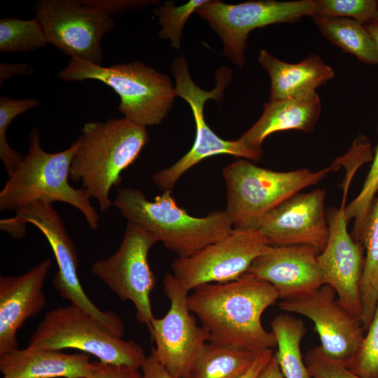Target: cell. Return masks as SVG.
<instances>
[{
  "instance_id": "obj_1",
  "label": "cell",
  "mask_w": 378,
  "mask_h": 378,
  "mask_svg": "<svg viewBox=\"0 0 378 378\" xmlns=\"http://www.w3.org/2000/svg\"><path fill=\"white\" fill-rule=\"evenodd\" d=\"M279 299L269 283L246 272L227 283L206 284L188 297L190 310L209 334V342L259 353L276 347L261 317Z\"/></svg>"
},
{
  "instance_id": "obj_2",
  "label": "cell",
  "mask_w": 378,
  "mask_h": 378,
  "mask_svg": "<svg viewBox=\"0 0 378 378\" xmlns=\"http://www.w3.org/2000/svg\"><path fill=\"white\" fill-rule=\"evenodd\" d=\"M149 139L146 127L125 118L87 122L77 139L70 178L81 181L104 212L113 206L111 189L120 183L121 173L137 159Z\"/></svg>"
},
{
  "instance_id": "obj_3",
  "label": "cell",
  "mask_w": 378,
  "mask_h": 378,
  "mask_svg": "<svg viewBox=\"0 0 378 378\" xmlns=\"http://www.w3.org/2000/svg\"><path fill=\"white\" fill-rule=\"evenodd\" d=\"M113 206L128 222L150 232L177 258L196 253L234 229L225 210L213 211L204 217L190 215L178 205L172 190L163 191L150 201L138 189L120 188Z\"/></svg>"
},
{
  "instance_id": "obj_4",
  "label": "cell",
  "mask_w": 378,
  "mask_h": 378,
  "mask_svg": "<svg viewBox=\"0 0 378 378\" xmlns=\"http://www.w3.org/2000/svg\"><path fill=\"white\" fill-rule=\"evenodd\" d=\"M40 136L38 129L32 128L28 153L0 192V210L15 211L37 201L61 202L78 209L90 227L97 229L99 216L90 197L83 188H76L69 183L78 141L62 151L48 153L41 148Z\"/></svg>"
},
{
  "instance_id": "obj_5",
  "label": "cell",
  "mask_w": 378,
  "mask_h": 378,
  "mask_svg": "<svg viewBox=\"0 0 378 378\" xmlns=\"http://www.w3.org/2000/svg\"><path fill=\"white\" fill-rule=\"evenodd\" d=\"M338 169L334 163L316 172L306 168L278 172L258 167L243 158L226 165L223 169L227 190L225 211L233 228L258 229L272 209Z\"/></svg>"
},
{
  "instance_id": "obj_6",
  "label": "cell",
  "mask_w": 378,
  "mask_h": 378,
  "mask_svg": "<svg viewBox=\"0 0 378 378\" xmlns=\"http://www.w3.org/2000/svg\"><path fill=\"white\" fill-rule=\"evenodd\" d=\"M57 77L65 81L104 83L118 94V111L124 118L146 127L160 123L176 97L168 75L137 60L104 66L72 57Z\"/></svg>"
},
{
  "instance_id": "obj_7",
  "label": "cell",
  "mask_w": 378,
  "mask_h": 378,
  "mask_svg": "<svg viewBox=\"0 0 378 378\" xmlns=\"http://www.w3.org/2000/svg\"><path fill=\"white\" fill-rule=\"evenodd\" d=\"M29 345L54 350L75 349L103 363L137 369L146 358L136 342L123 340L104 322L71 304L46 313Z\"/></svg>"
},
{
  "instance_id": "obj_8",
  "label": "cell",
  "mask_w": 378,
  "mask_h": 378,
  "mask_svg": "<svg viewBox=\"0 0 378 378\" xmlns=\"http://www.w3.org/2000/svg\"><path fill=\"white\" fill-rule=\"evenodd\" d=\"M176 81V96L182 97L190 105L195 118L196 135L190 150L172 166L157 172L153 176L154 184L162 191L172 190L181 176L203 160L218 155H230L243 159L258 161L262 150L246 147L239 139L228 141L219 137L206 124L204 116V106L208 99L220 102L223 91L231 79L232 72L225 67L216 72L217 84L211 91H206L192 80L185 57H176L171 65Z\"/></svg>"
},
{
  "instance_id": "obj_9",
  "label": "cell",
  "mask_w": 378,
  "mask_h": 378,
  "mask_svg": "<svg viewBox=\"0 0 378 378\" xmlns=\"http://www.w3.org/2000/svg\"><path fill=\"white\" fill-rule=\"evenodd\" d=\"M316 9V0H260L238 4L208 0L196 13L209 22L222 40L223 55L241 69L251 31L273 24L293 22L303 16L312 17Z\"/></svg>"
},
{
  "instance_id": "obj_10",
  "label": "cell",
  "mask_w": 378,
  "mask_h": 378,
  "mask_svg": "<svg viewBox=\"0 0 378 378\" xmlns=\"http://www.w3.org/2000/svg\"><path fill=\"white\" fill-rule=\"evenodd\" d=\"M157 239L141 226L127 222L117 251L94 262L91 272L122 301L131 302L136 320L149 330L153 314L150 293L156 279L148 262L151 247Z\"/></svg>"
},
{
  "instance_id": "obj_11",
  "label": "cell",
  "mask_w": 378,
  "mask_h": 378,
  "mask_svg": "<svg viewBox=\"0 0 378 378\" xmlns=\"http://www.w3.org/2000/svg\"><path fill=\"white\" fill-rule=\"evenodd\" d=\"M162 283L170 305L163 317L151 321L149 332L155 345L153 349L172 375L190 378L197 356L209 342V334L189 309V291L172 273H166Z\"/></svg>"
},
{
  "instance_id": "obj_12",
  "label": "cell",
  "mask_w": 378,
  "mask_h": 378,
  "mask_svg": "<svg viewBox=\"0 0 378 378\" xmlns=\"http://www.w3.org/2000/svg\"><path fill=\"white\" fill-rule=\"evenodd\" d=\"M34 12L48 43L71 58L102 65V40L115 27L111 15L80 0H41Z\"/></svg>"
},
{
  "instance_id": "obj_13",
  "label": "cell",
  "mask_w": 378,
  "mask_h": 378,
  "mask_svg": "<svg viewBox=\"0 0 378 378\" xmlns=\"http://www.w3.org/2000/svg\"><path fill=\"white\" fill-rule=\"evenodd\" d=\"M52 204L46 201L32 202L15 210L16 215L13 219L23 225L32 224L46 237L58 265L52 286L59 295L122 336L125 330L120 318L113 312L101 310L85 293L77 273L78 258L76 248Z\"/></svg>"
},
{
  "instance_id": "obj_14",
  "label": "cell",
  "mask_w": 378,
  "mask_h": 378,
  "mask_svg": "<svg viewBox=\"0 0 378 378\" xmlns=\"http://www.w3.org/2000/svg\"><path fill=\"white\" fill-rule=\"evenodd\" d=\"M267 246L258 229H233L196 253L176 258L172 274L189 292L206 284L232 281L247 272Z\"/></svg>"
},
{
  "instance_id": "obj_15",
  "label": "cell",
  "mask_w": 378,
  "mask_h": 378,
  "mask_svg": "<svg viewBox=\"0 0 378 378\" xmlns=\"http://www.w3.org/2000/svg\"><path fill=\"white\" fill-rule=\"evenodd\" d=\"M279 307L284 312L310 319L319 335L322 351L345 366L365 336L360 321L339 304L335 290L328 285L304 296L282 300Z\"/></svg>"
},
{
  "instance_id": "obj_16",
  "label": "cell",
  "mask_w": 378,
  "mask_h": 378,
  "mask_svg": "<svg viewBox=\"0 0 378 378\" xmlns=\"http://www.w3.org/2000/svg\"><path fill=\"white\" fill-rule=\"evenodd\" d=\"M344 203L343 198L341 208L332 209L327 214L328 239L318 262L324 284L331 286L339 304L360 321L364 248L347 231Z\"/></svg>"
},
{
  "instance_id": "obj_17",
  "label": "cell",
  "mask_w": 378,
  "mask_h": 378,
  "mask_svg": "<svg viewBox=\"0 0 378 378\" xmlns=\"http://www.w3.org/2000/svg\"><path fill=\"white\" fill-rule=\"evenodd\" d=\"M326 194L323 188L299 192L269 211L258 227L268 245H307L321 251L329 234Z\"/></svg>"
},
{
  "instance_id": "obj_18",
  "label": "cell",
  "mask_w": 378,
  "mask_h": 378,
  "mask_svg": "<svg viewBox=\"0 0 378 378\" xmlns=\"http://www.w3.org/2000/svg\"><path fill=\"white\" fill-rule=\"evenodd\" d=\"M321 251L307 245H268L247 272L270 284L282 300L304 296L324 285Z\"/></svg>"
},
{
  "instance_id": "obj_19",
  "label": "cell",
  "mask_w": 378,
  "mask_h": 378,
  "mask_svg": "<svg viewBox=\"0 0 378 378\" xmlns=\"http://www.w3.org/2000/svg\"><path fill=\"white\" fill-rule=\"evenodd\" d=\"M52 266L43 260L18 276H0V354L18 349V330L45 307L44 284Z\"/></svg>"
},
{
  "instance_id": "obj_20",
  "label": "cell",
  "mask_w": 378,
  "mask_h": 378,
  "mask_svg": "<svg viewBox=\"0 0 378 378\" xmlns=\"http://www.w3.org/2000/svg\"><path fill=\"white\" fill-rule=\"evenodd\" d=\"M95 368L90 354L28 346L0 354L2 378H84Z\"/></svg>"
},
{
  "instance_id": "obj_21",
  "label": "cell",
  "mask_w": 378,
  "mask_h": 378,
  "mask_svg": "<svg viewBox=\"0 0 378 378\" xmlns=\"http://www.w3.org/2000/svg\"><path fill=\"white\" fill-rule=\"evenodd\" d=\"M321 110V100L316 91L269 100L263 104L259 119L239 139L251 149L262 150V142L272 133L290 130L312 132Z\"/></svg>"
},
{
  "instance_id": "obj_22",
  "label": "cell",
  "mask_w": 378,
  "mask_h": 378,
  "mask_svg": "<svg viewBox=\"0 0 378 378\" xmlns=\"http://www.w3.org/2000/svg\"><path fill=\"white\" fill-rule=\"evenodd\" d=\"M260 64L271 80L269 100H280L316 91L335 76L332 68L317 55L311 54L298 63L284 62L262 50Z\"/></svg>"
},
{
  "instance_id": "obj_23",
  "label": "cell",
  "mask_w": 378,
  "mask_h": 378,
  "mask_svg": "<svg viewBox=\"0 0 378 378\" xmlns=\"http://www.w3.org/2000/svg\"><path fill=\"white\" fill-rule=\"evenodd\" d=\"M356 241L363 246L365 251L360 284V322L365 332L378 303V192Z\"/></svg>"
},
{
  "instance_id": "obj_24",
  "label": "cell",
  "mask_w": 378,
  "mask_h": 378,
  "mask_svg": "<svg viewBox=\"0 0 378 378\" xmlns=\"http://www.w3.org/2000/svg\"><path fill=\"white\" fill-rule=\"evenodd\" d=\"M258 354L239 346L207 342L197 357L190 378H239Z\"/></svg>"
},
{
  "instance_id": "obj_25",
  "label": "cell",
  "mask_w": 378,
  "mask_h": 378,
  "mask_svg": "<svg viewBox=\"0 0 378 378\" xmlns=\"http://www.w3.org/2000/svg\"><path fill=\"white\" fill-rule=\"evenodd\" d=\"M312 18L320 32L331 43L365 64H378L376 44L363 24L346 18Z\"/></svg>"
},
{
  "instance_id": "obj_26",
  "label": "cell",
  "mask_w": 378,
  "mask_h": 378,
  "mask_svg": "<svg viewBox=\"0 0 378 378\" xmlns=\"http://www.w3.org/2000/svg\"><path fill=\"white\" fill-rule=\"evenodd\" d=\"M277 351L275 356L284 378H312L303 360L300 343L306 333L301 319L290 314H281L271 322Z\"/></svg>"
},
{
  "instance_id": "obj_27",
  "label": "cell",
  "mask_w": 378,
  "mask_h": 378,
  "mask_svg": "<svg viewBox=\"0 0 378 378\" xmlns=\"http://www.w3.org/2000/svg\"><path fill=\"white\" fill-rule=\"evenodd\" d=\"M48 43L44 30L35 18L22 20L6 18L0 20V51L19 53L33 51Z\"/></svg>"
},
{
  "instance_id": "obj_28",
  "label": "cell",
  "mask_w": 378,
  "mask_h": 378,
  "mask_svg": "<svg viewBox=\"0 0 378 378\" xmlns=\"http://www.w3.org/2000/svg\"><path fill=\"white\" fill-rule=\"evenodd\" d=\"M38 104V101L34 98L0 97V158L8 176L17 169L24 156L9 146L6 139L7 130L15 117L37 106Z\"/></svg>"
},
{
  "instance_id": "obj_29",
  "label": "cell",
  "mask_w": 378,
  "mask_h": 378,
  "mask_svg": "<svg viewBox=\"0 0 378 378\" xmlns=\"http://www.w3.org/2000/svg\"><path fill=\"white\" fill-rule=\"evenodd\" d=\"M208 0H190L179 6L173 1H167L163 5L153 9L162 26L159 36L169 39L171 46L179 49L181 45L184 25L189 17L207 2Z\"/></svg>"
},
{
  "instance_id": "obj_30",
  "label": "cell",
  "mask_w": 378,
  "mask_h": 378,
  "mask_svg": "<svg viewBox=\"0 0 378 378\" xmlns=\"http://www.w3.org/2000/svg\"><path fill=\"white\" fill-rule=\"evenodd\" d=\"M378 192V144L374 150L372 163L358 195L345 206L347 223L354 219L352 237L357 240L368 211Z\"/></svg>"
},
{
  "instance_id": "obj_31",
  "label": "cell",
  "mask_w": 378,
  "mask_h": 378,
  "mask_svg": "<svg viewBox=\"0 0 378 378\" xmlns=\"http://www.w3.org/2000/svg\"><path fill=\"white\" fill-rule=\"evenodd\" d=\"M314 16L346 18L365 24L378 19V1L374 0H316ZM313 17V16H312Z\"/></svg>"
},
{
  "instance_id": "obj_32",
  "label": "cell",
  "mask_w": 378,
  "mask_h": 378,
  "mask_svg": "<svg viewBox=\"0 0 378 378\" xmlns=\"http://www.w3.org/2000/svg\"><path fill=\"white\" fill-rule=\"evenodd\" d=\"M366 332L357 351L346 367L363 378H378V303Z\"/></svg>"
},
{
  "instance_id": "obj_33",
  "label": "cell",
  "mask_w": 378,
  "mask_h": 378,
  "mask_svg": "<svg viewBox=\"0 0 378 378\" xmlns=\"http://www.w3.org/2000/svg\"><path fill=\"white\" fill-rule=\"evenodd\" d=\"M304 360L312 378H363L327 356L320 346L309 350Z\"/></svg>"
},
{
  "instance_id": "obj_34",
  "label": "cell",
  "mask_w": 378,
  "mask_h": 378,
  "mask_svg": "<svg viewBox=\"0 0 378 378\" xmlns=\"http://www.w3.org/2000/svg\"><path fill=\"white\" fill-rule=\"evenodd\" d=\"M90 7L99 9L111 15L129 10L143 8L157 4L155 0H80Z\"/></svg>"
},
{
  "instance_id": "obj_35",
  "label": "cell",
  "mask_w": 378,
  "mask_h": 378,
  "mask_svg": "<svg viewBox=\"0 0 378 378\" xmlns=\"http://www.w3.org/2000/svg\"><path fill=\"white\" fill-rule=\"evenodd\" d=\"M84 378H142V374L137 368L98 361L92 374Z\"/></svg>"
},
{
  "instance_id": "obj_36",
  "label": "cell",
  "mask_w": 378,
  "mask_h": 378,
  "mask_svg": "<svg viewBox=\"0 0 378 378\" xmlns=\"http://www.w3.org/2000/svg\"><path fill=\"white\" fill-rule=\"evenodd\" d=\"M142 378H176L158 359L153 348L141 367Z\"/></svg>"
},
{
  "instance_id": "obj_37",
  "label": "cell",
  "mask_w": 378,
  "mask_h": 378,
  "mask_svg": "<svg viewBox=\"0 0 378 378\" xmlns=\"http://www.w3.org/2000/svg\"><path fill=\"white\" fill-rule=\"evenodd\" d=\"M34 72L33 66L27 64L0 62V85H1L13 76H30Z\"/></svg>"
},
{
  "instance_id": "obj_38",
  "label": "cell",
  "mask_w": 378,
  "mask_h": 378,
  "mask_svg": "<svg viewBox=\"0 0 378 378\" xmlns=\"http://www.w3.org/2000/svg\"><path fill=\"white\" fill-rule=\"evenodd\" d=\"M274 354L273 349H267L258 353L252 365L239 378H259Z\"/></svg>"
},
{
  "instance_id": "obj_39",
  "label": "cell",
  "mask_w": 378,
  "mask_h": 378,
  "mask_svg": "<svg viewBox=\"0 0 378 378\" xmlns=\"http://www.w3.org/2000/svg\"><path fill=\"white\" fill-rule=\"evenodd\" d=\"M259 378H284L278 364L275 354H274Z\"/></svg>"
},
{
  "instance_id": "obj_40",
  "label": "cell",
  "mask_w": 378,
  "mask_h": 378,
  "mask_svg": "<svg viewBox=\"0 0 378 378\" xmlns=\"http://www.w3.org/2000/svg\"><path fill=\"white\" fill-rule=\"evenodd\" d=\"M363 24L373 38L378 52V19L373 20Z\"/></svg>"
}]
</instances>
